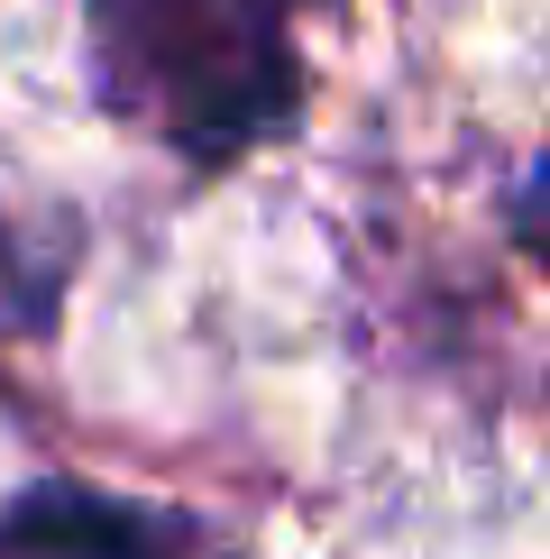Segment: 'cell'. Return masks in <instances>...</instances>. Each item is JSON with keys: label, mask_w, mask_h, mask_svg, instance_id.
Here are the masks:
<instances>
[{"label": "cell", "mask_w": 550, "mask_h": 559, "mask_svg": "<svg viewBox=\"0 0 550 559\" xmlns=\"http://www.w3.org/2000/svg\"><path fill=\"white\" fill-rule=\"evenodd\" d=\"M83 83L120 129L220 175L303 120L294 0H83Z\"/></svg>", "instance_id": "1"}, {"label": "cell", "mask_w": 550, "mask_h": 559, "mask_svg": "<svg viewBox=\"0 0 550 559\" xmlns=\"http://www.w3.org/2000/svg\"><path fill=\"white\" fill-rule=\"evenodd\" d=\"M202 532L138 496H101L74 477H37L0 504V559H193Z\"/></svg>", "instance_id": "2"}]
</instances>
